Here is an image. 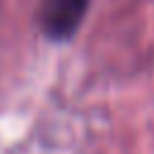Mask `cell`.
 Here are the masks:
<instances>
[{
	"instance_id": "cell-1",
	"label": "cell",
	"mask_w": 154,
	"mask_h": 154,
	"mask_svg": "<svg viewBox=\"0 0 154 154\" xmlns=\"http://www.w3.org/2000/svg\"><path fill=\"white\" fill-rule=\"evenodd\" d=\"M89 0H41L38 24L53 41H67L79 29Z\"/></svg>"
}]
</instances>
